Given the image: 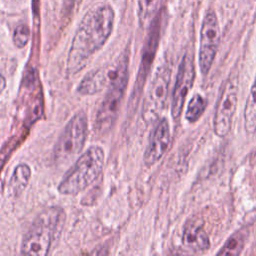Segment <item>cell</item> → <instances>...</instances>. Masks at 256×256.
<instances>
[{
  "instance_id": "7",
  "label": "cell",
  "mask_w": 256,
  "mask_h": 256,
  "mask_svg": "<svg viewBox=\"0 0 256 256\" xmlns=\"http://www.w3.org/2000/svg\"><path fill=\"white\" fill-rule=\"evenodd\" d=\"M129 68V53L127 51L115 62L103 66L87 74L78 86L81 95H94L108 88L117 77Z\"/></svg>"
},
{
  "instance_id": "9",
  "label": "cell",
  "mask_w": 256,
  "mask_h": 256,
  "mask_svg": "<svg viewBox=\"0 0 256 256\" xmlns=\"http://www.w3.org/2000/svg\"><path fill=\"white\" fill-rule=\"evenodd\" d=\"M170 78L171 70L169 67L162 66L157 69L144 100L143 117L145 120L154 121L165 107Z\"/></svg>"
},
{
  "instance_id": "17",
  "label": "cell",
  "mask_w": 256,
  "mask_h": 256,
  "mask_svg": "<svg viewBox=\"0 0 256 256\" xmlns=\"http://www.w3.org/2000/svg\"><path fill=\"white\" fill-rule=\"evenodd\" d=\"M207 106L206 99L200 94H196L189 101L185 117L189 122H196L203 115Z\"/></svg>"
},
{
  "instance_id": "4",
  "label": "cell",
  "mask_w": 256,
  "mask_h": 256,
  "mask_svg": "<svg viewBox=\"0 0 256 256\" xmlns=\"http://www.w3.org/2000/svg\"><path fill=\"white\" fill-rule=\"evenodd\" d=\"M87 133V116L84 112H79L67 123L55 145L53 159L58 167L65 168L76 160L85 145Z\"/></svg>"
},
{
  "instance_id": "15",
  "label": "cell",
  "mask_w": 256,
  "mask_h": 256,
  "mask_svg": "<svg viewBox=\"0 0 256 256\" xmlns=\"http://www.w3.org/2000/svg\"><path fill=\"white\" fill-rule=\"evenodd\" d=\"M244 125L248 134L256 132V76L246 101L244 110Z\"/></svg>"
},
{
  "instance_id": "11",
  "label": "cell",
  "mask_w": 256,
  "mask_h": 256,
  "mask_svg": "<svg viewBox=\"0 0 256 256\" xmlns=\"http://www.w3.org/2000/svg\"><path fill=\"white\" fill-rule=\"evenodd\" d=\"M160 39V21L158 18L154 19L153 27L151 28L144 50L143 55L139 67V72L137 76V80L135 83L134 91H133V98H139L142 92V88L146 82V79L149 75V72L151 70L152 63L155 58V54L157 51L158 43Z\"/></svg>"
},
{
  "instance_id": "16",
  "label": "cell",
  "mask_w": 256,
  "mask_h": 256,
  "mask_svg": "<svg viewBox=\"0 0 256 256\" xmlns=\"http://www.w3.org/2000/svg\"><path fill=\"white\" fill-rule=\"evenodd\" d=\"M162 0H138V17L142 27L151 24L156 18Z\"/></svg>"
},
{
  "instance_id": "6",
  "label": "cell",
  "mask_w": 256,
  "mask_h": 256,
  "mask_svg": "<svg viewBox=\"0 0 256 256\" xmlns=\"http://www.w3.org/2000/svg\"><path fill=\"white\" fill-rule=\"evenodd\" d=\"M237 100L238 75L232 73L222 89L215 111L213 128L217 136L225 137L230 132L233 116L237 107Z\"/></svg>"
},
{
  "instance_id": "18",
  "label": "cell",
  "mask_w": 256,
  "mask_h": 256,
  "mask_svg": "<svg viewBox=\"0 0 256 256\" xmlns=\"http://www.w3.org/2000/svg\"><path fill=\"white\" fill-rule=\"evenodd\" d=\"M245 244V236L243 232H236L233 234L222 249L218 252L219 255H238L242 251Z\"/></svg>"
},
{
  "instance_id": "12",
  "label": "cell",
  "mask_w": 256,
  "mask_h": 256,
  "mask_svg": "<svg viewBox=\"0 0 256 256\" xmlns=\"http://www.w3.org/2000/svg\"><path fill=\"white\" fill-rule=\"evenodd\" d=\"M170 125L167 119H161L153 129L150 141L144 153V162L150 167L156 164L167 151L170 144Z\"/></svg>"
},
{
  "instance_id": "13",
  "label": "cell",
  "mask_w": 256,
  "mask_h": 256,
  "mask_svg": "<svg viewBox=\"0 0 256 256\" xmlns=\"http://www.w3.org/2000/svg\"><path fill=\"white\" fill-rule=\"evenodd\" d=\"M182 244L185 249L193 253H203L210 248L209 236L200 220L190 219L186 222L182 234Z\"/></svg>"
},
{
  "instance_id": "19",
  "label": "cell",
  "mask_w": 256,
  "mask_h": 256,
  "mask_svg": "<svg viewBox=\"0 0 256 256\" xmlns=\"http://www.w3.org/2000/svg\"><path fill=\"white\" fill-rule=\"evenodd\" d=\"M30 38V29L26 24H20L18 25L13 33V42L14 45L21 49L25 47L29 41Z\"/></svg>"
},
{
  "instance_id": "2",
  "label": "cell",
  "mask_w": 256,
  "mask_h": 256,
  "mask_svg": "<svg viewBox=\"0 0 256 256\" xmlns=\"http://www.w3.org/2000/svg\"><path fill=\"white\" fill-rule=\"evenodd\" d=\"M65 213L60 207H51L37 216L23 238L21 253L43 256L50 252L64 226Z\"/></svg>"
},
{
  "instance_id": "3",
  "label": "cell",
  "mask_w": 256,
  "mask_h": 256,
  "mask_svg": "<svg viewBox=\"0 0 256 256\" xmlns=\"http://www.w3.org/2000/svg\"><path fill=\"white\" fill-rule=\"evenodd\" d=\"M105 153L99 146H91L78 157L58 186L60 194L75 196L91 186L102 174Z\"/></svg>"
},
{
  "instance_id": "10",
  "label": "cell",
  "mask_w": 256,
  "mask_h": 256,
  "mask_svg": "<svg viewBox=\"0 0 256 256\" xmlns=\"http://www.w3.org/2000/svg\"><path fill=\"white\" fill-rule=\"evenodd\" d=\"M195 80V66L193 61V56L189 53H186L178 68L176 83L174 91L172 94V103H171V113L172 117L175 120H178L182 114L184 103L186 97L193 86Z\"/></svg>"
},
{
  "instance_id": "8",
  "label": "cell",
  "mask_w": 256,
  "mask_h": 256,
  "mask_svg": "<svg viewBox=\"0 0 256 256\" xmlns=\"http://www.w3.org/2000/svg\"><path fill=\"white\" fill-rule=\"evenodd\" d=\"M220 43V27L214 11L209 10L202 23L200 32L199 65L203 75H207L213 65Z\"/></svg>"
},
{
  "instance_id": "1",
  "label": "cell",
  "mask_w": 256,
  "mask_h": 256,
  "mask_svg": "<svg viewBox=\"0 0 256 256\" xmlns=\"http://www.w3.org/2000/svg\"><path fill=\"white\" fill-rule=\"evenodd\" d=\"M114 21V10L108 5L94 8L83 17L68 55L67 72L70 76L82 71L92 56L104 46L113 31Z\"/></svg>"
},
{
  "instance_id": "5",
  "label": "cell",
  "mask_w": 256,
  "mask_h": 256,
  "mask_svg": "<svg viewBox=\"0 0 256 256\" xmlns=\"http://www.w3.org/2000/svg\"><path fill=\"white\" fill-rule=\"evenodd\" d=\"M128 69L124 70L117 79L108 87L107 93L98 109L95 128L100 132H106L114 124L121 102L128 84Z\"/></svg>"
},
{
  "instance_id": "14",
  "label": "cell",
  "mask_w": 256,
  "mask_h": 256,
  "mask_svg": "<svg viewBox=\"0 0 256 256\" xmlns=\"http://www.w3.org/2000/svg\"><path fill=\"white\" fill-rule=\"evenodd\" d=\"M31 179V168L29 165L22 163L16 166L9 182V188L13 195L19 196L27 188Z\"/></svg>"
}]
</instances>
